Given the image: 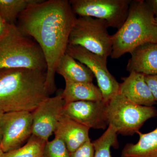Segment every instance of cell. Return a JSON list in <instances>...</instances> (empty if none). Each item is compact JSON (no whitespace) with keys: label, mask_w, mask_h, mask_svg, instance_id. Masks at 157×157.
Masks as SVG:
<instances>
[{"label":"cell","mask_w":157,"mask_h":157,"mask_svg":"<svg viewBox=\"0 0 157 157\" xmlns=\"http://www.w3.org/2000/svg\"><path fill=\"white\" fill-rule=\"evenodd\" d=\"M76 18L69 1L40 0L29 6L17 19L20 31L32 37L42 49L47 64L46 86L49 95L56 89L57 66L66 54Z\"/></svg>","instance_id":"obj_1"},{"label":"cell","mask_w":157,"mask_h":157,"mask_svg":"<svg viewBox=\"0 0 157 157\" xmlns=\"http://www.w3.org/2000/svg\"><path fill=\"white\" fill-rule=\"evenodd\" d=\"M46 73L26 68L0 69V112H33L49 97Z\"/></svg>","instance_id":"obj_2"},{"label":"cell","mask_w":157,"mask_h":157,"mask_svg":"<svg viewBox=\"0 0 157 157\" xmlns=\"http://www.w3.org/2000/svg\"><path fill=\"white\" fill-rule=\"evenodd\" d=\"M111 58L117 59L139 45L157 43V22L146 1L132 0L125 21L112 36Z\"/></svg>","instance_id":"obj_3"},{"label":"cell","mask_w":157,"mask_h":157,"mask_svg":"<svg viewBox=\"0 0 157 157\" xmlns=\"http://www.w3.org/2000/svg\"><path fill=\"white\" fill-rule=\"evenodd\" d=\"M12 68L46 71L47 64L36 42L24 35L16 25L9 24L0 37V69Z\"/></svg>","instance_id":"obj_4"},{"label":"cell","mask_w":157,"mask_h":157,"mask_svg":"<svg viewBox=\"0 0 157 157\" xmlns=\"http://www.w3.org/2000/svg\"><path fill=\"white\" fill-rule=\"evenodd\" d=\"M157 116V110L154 107L135 104L120 93L107 103L106 117L108 125L122 135L137 133L147 121Z\"/></svg>","instance_id":"obj_5"},{"label":"cell","mask_w":157,"mask_h":157,"mask_svg":"<svg viewBox=\"0 0 157 157\" xmlns=\"http://www.w3.org/2000/svg\"><path fill=\"white\" fill-rule=\"evenodd\" d=\"M104 20L88 16L76 17L69 36V44L78 45L107 61L113 48L112 36Z\"/></svg>","instance_id":"obj_6"},{"label":"cell","mask_w":157,"mask_h":157,"mask_svg":"<svg viewBox=\"0 0 157 157\" xmlns=\"http://www.w3.org/2000/svg\"><path fill=\"white\" fill-rule=\"evenodd\" d=\"M69 2L76 15L104 20L109 27L118 30L126 19L132 0H70Z\"/></svg>","instance_id":"obj_7"},{"label":"cell","mask_w":157,"mask_h":157,"mask_svg":"<svg viewBox=\"0 0 157 157\" xmlns=\"http://www.w3.org/2000/svg\"><path fill=\"white\" fill-rule=\"evenodd\" d=\"M66 53L86 66L94 74L106 103L119 93L120 83L107 69V61L78 45H68Z\"/></svg>","instance_id":"obj_8"},{"label":"cell","mask_w":157,"mask_h":157,"mask_svg":"<svg viewBox=\"0 0 157 157\" xmlns=\"http://www.w3.org/2000/svg\"><path fill=\"white\" fill-rule=\"evenodd\" d=\"M33 113L16 111L4 113L1 121L2 139L0 147L4 153L19 148L32 135Z\"/></svg>","instance_id":"obj_9"},{"label":"cell","mask_w":157,"mask_h":157,"mask_svg":"<svg viewBox=\"0 0 157 157\" xmlns=\"http://www.w3.org/2000/svg\"><path fill=\"white\" fill-rule=\"evenodd\" d=\"M65 104L60 94L44 100L32 112V135L48 141L54 133Z\"/></svg>","instance_id":"obj_10"},{"label":"cell","mask_w":157,"mask_h":157,"mask_svg":"<svg viewBox=\"0 0 157 157\" xmlns=\"http://www.w3.org/2000/svg\"><path fill=\"white\" fill-rule=\"evenodd\" d=\"M104 101H79L65 104L63 114L90 129L104 130L108 125Z\"/></svg>","instance_id":"obj_11"},{"label":"cell","mask_w":157,"mask_h":157,"mask_svg":"<svg viewBox=\"0 0 157 157\" xmlns=\"http://www.w3.org/2000/svg\"><path fill=\"white\" fill-rule=\"evenodd\" d=\"M145 75L131 72L128 76L122 78L119 93L129 101L141 106L153 107L156 101L152 94L144 78Z\"/></svg>","instance_id":"obj_12"},{"label":"cell","mask_w":157,"mask_h":157,"mask_svg":"<svg viewBox=\"0 0 157 157\" xmlns=\"http://www.w3.org/2000/svg\"><path fill=\"white\" fill-rule=\"evenodd\" d=\"M90 128L62 113L54 134L64 141L69 151L72 153L90 139Z\"/></svg>","instance_id":"obj_13"},{"label":"cell","mask_w":157,"mask_h":157,"mask_svg":"<svg viewBox=\"0 0 157 157\" xmlns=\"http://www.w3.org/2000/svg\"><path fill=\"white\" fill-rule=\"evenodd\" d=\"M130 54L127 66L129 72L144 75H157V43H144L137 46Z\"/></svg>","instance_id":"obj_14"},{"label":"cell","mask_w":157,"mask_h":157,"mask_svg":"<svg viewBox=\"0 0 157 157\" xmlns=\"http://www.w3.org/2000/svg\"><path fill=\"white\" fill-rule=\"evenodd\" d=\"M65 81V87L60 94L65 104L79 101H103L100 89L93 82Z\"/></svg>","instance_id":"obj_15"},{"label":"cell","mask_w":157,"mask_h":157,"mask_svg":"<svg viewBox=\"0 0 157 157\" xmlns=\"http://www.w3.org/2000/svg\"><path fill=\"white\" fill-rule=\"evenodd\" d=\"M56 73L65 80L78 82H93L94 76L86 66L66 53L59 61Z\"/></svg>","instance_id":"obj_16"},{"label":"cell","mask_w":157,"mask_h":157,"mask_svg":"<svg viewBox=\"0 0 157 157\" xmlns=\"http://www.w3.org/2000/svg\"><path fill=\"white\" fill-rule=\"evenodd\" d=\"M137 143H128L123 149L121 157H157V126L147 133L137 132Z\"/></svg>","instance_id":"obj_17"},{"label":"cell","mask_w":157,"mask_h":157,"mask_svg":"<svg viewBox=\"0 0 157 157\" xmlns=\"http://www.w3.org/2000/svg\"><path fill=\"white\" fill-rule=\"evenodd\" d=\"M40 0H0V17L7 23L16 25L20 14Z\"/></svg>","instance_id":"obj_18"},{"label":"cell","mask_w":157,"mask_h":157,"mask_svg":"<svg viewBox=\"0 0 157 157\" xmlns=\"http://www.w3.org/2000/svg\"><path fill=\"white\" fill-rule=\"evenodd\" d=\"M46 142L32 135L25 144L19 148L4 153L2 157H44Z\"/></svg>","instance_id":"obj_19"},{"label":"cell","mask_w":157,"mask_h":157,"mask_svg":"<svg viewBox=\"0 0 157 157\" xmlns=\"http://www.w3.org/2000/svg\"><path fill=\"white\" fill-rule=\"evenodd\" d=\"M117 133L111 126L104 134L92 143L94 149V157H112L110 154L111 147L117 148L119 146Z\"/></svg>","instance_id":"obj_20"},{"label":"cell","mask_w":157,"mask_h":157,"mask_svg":"<svg viewBox=\"0 0 157 157\" xmlns=\"http://www.w3.org/2000/svg\"><path fill=\"white\" fill-rule=\"evenodd\" d=\"M44 157H70V153L64 141L55 136L53 140L46 142Z\"/></svg>","instance_id":"obj_21"},{"label":"cell","mask_w":157,"mask_h":157,"mask_svg":"<svg viewBox=\"0 0 157 157\" xmlns=\"http://www.w3.org/2000/svg\"><path fill=\"white\" fill-rule=\"evenodd\" d=\"M95 151L90 139L72 153L70 157H94Z\"/></svg>","instance_id":"obj_22"},{"label":"cell","mask_w":157,"mask_h":157,"mask_svg":"<svg viewBox=\"0 0 157 157\" xmlns=\"http://www.w3.org/2000/svg\"><path fill=\"white\" fill-rule=\"evenodd\" d=\"M144 78L155 100L157 101V75H146L144 76Z\"/></svg>","instance_id":"obj_23"},{"label":"cell","mask_w":157,"mask_h":157,"mask_svg":"<svg viewBox=\"0 0 157 157\" xmlns=\"http://www.w3.org/2000/svg\"><path fill=\"white\" fill-rule=\"evenodd\" d=\"M9 25V24L7 23L2 17H0V37L3 36L6 33Z\"/></svg>","instance_id":"obj_24"},{"label":"cell","mask_w":157,"mask_h":157,"mask_svg":"<svg viewBox=\"0 0 157 157\" xmlns=\"http://www.w3.org/2000/svg\"><path fill=\"white\" fill-rule=\"evenodd\" d=\"M145 1L153 12L155 17L157 18V0H147Z\"/></svg>","instance_id":"obj_25"},{"label":"cell","mask_w":157,"mask_h":157,"mask_svg":"<svg viewBox=\"0 0 157 157\" xmlns=\"http://www.w3.org/2000/svg\"><path fill=\"white\" fill-rule=\"evenodd\" d=\"M4 114L3 113L0 112V144H1V141L2 139V128H1V121H2V117Z\"/></svg>","instance_id":"obj_26"},{"label":"cell","mask_w":157,"mask_h":157,"mask_svg":"<svg viewBox=\"0 0 157 157\" xmlns=\"http://www.w3.org/2000/svg\"><path fill=\"white\" fill-rule=\"evenodd\" d=\"M4 153L3 152L2 150V149H1V147H0V157H2V156L3 155V154Z\"/></svg>","instance_id":"obj_27"},{"label":"cell","mask_w":157,"mask_h":157,"mask_svg":"<svg viewBox=\"0 0 157 157\" xmlns=\"http://www.w3.org/2000/svg\"><path fill=\"white\" fill-rule=\"evenodd\" d=\"M156 18V20H157V18Z\"/></svg>","instance_id":"obj_28"}]
</instances>
